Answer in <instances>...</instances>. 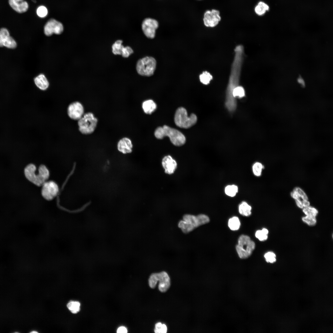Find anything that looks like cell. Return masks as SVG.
Here are the masks:
<instances>
[{
    "mask_svg": "<svg viewBox=\"0 0 333 333\" xmlns=\"http://www.w3.org/2000/svg\"><path fill=\"white\" fill-rule=\"evenodd\" d=\"M234 51V58L227 88L225 103L226 107L231 112L234 111L236 107V102L233 96V92L234 89L239 85L243 60V47L241 45H238L236 47Z\"/></svg>",
    "mask_w": 333,
    "mask_h": 333,
    "instance_id": "1",
    "label": "cell"
},
{
    "mask_svg": "<svg viewBox=\"0 0 333 333\" xmlns=\"http://www.w3.org/2000/svg\"><path fill=\"white\" fill-rule=\"evenodd\" d=\"M36 167L35 165L30 163L27 165L24 170L26 178L36 186L40 187L48 179L50 176L49 170L44 165H41L38 167L36 172Z\"/></svg>",
    "mask_w": 333,
    "mask_h": 333,
    "instance_id": "2",
    "label": "cell"
},
{
    "mask_svg": "<svg viewBox=\"0 0 333 333\" xmlns=\"http://www.w3.org/2000/svg\"><path fill=\"white\" fill-rule=\"evenodd\" d=\"M209 221V217L204 214L195 216L187 214L183 216L178 226L183 232L187 233L199 226L208 223Z\"/></svg>",
    "mask_w": 333,
    "mask_h": 333,
    "instance_id": "3",
    "label": "cell"
},
{
    "mask_svg": "<svg viewBox=\"0 0 333 333\" xmlns=\"http://www.w3.org/2000/svg\"><path fill=\"white\" fill-rule=\"evenodd\" d=\"M154 134L155 137L158 139H162L166 136L168 137L172 143L177 146L183 145L186 141L185 137L181 132L166 125L157 128Z\"/></svg>",
    "mask_w": 333,
    "mask_h": 333,
    "instance_id": "4",
    "label": "cell"
},
{
    "mask_svg": "<svg viewBox=\"0 0 333 333\" xmlns=\"http://www.w3.org/2000/svg\"><path fill=\"white\" fill-rule=\"evenodd\" d=\"M197 117L196 115L192 113L188 117L186 110L181 107L176 110L174 117V121L176 125L180 128L187 129L196 123Z\"/></svg>",
    "mask_w": 333,
    "mask_h": 333,
    "instance_id": "5",
    "label": "cell"
},
{
    "mask_svg": "<svg viewBox=\"0 0 333 333\" xmlns=\"http://www.w3.org/2000/svg\"><path fill=\"white\" fill-rule=\"evenodd\" d=\"M97 122V119L93 113L91 112L85 113L78 120L79 130L84 134H91L95 131Z\"/></svg>",
    "mask_w": 333,
    "mask_h": 333,
    "instance_id": "6",
    "label": "cell"
},
{
    "mask_svg": "<svg viewBox=\"0 0 333 333\" xmlns=\"http://www.w3.org/2000/svg\"><path fill=\"white\" fill-rule=\"evenodd\" d=\"M156 66V61L154 58L151 56H146L138 61L136 69L139 75L150 76L154 74Z\"/></svg>",
    "mask_w": 333,
    "mask_h": 333,
    "instance_id": "7",
    "label": "cell"
},
{
    "mask_svg": "<svg viewBox=\"0 0 333 333\" xmlns=\"http://www.w3.org/2000/svg\"><path fill=\"white\" fill-rule=\"evenodd\" d=\"M255 248L254 242L248 236L243 235L238 239L236 249L239 257L245 259L251 255Z\"/></svg>",
    "mask_w": 333,
    "mask_h": 333,
    "instance_id": "8",
    "label": "cell"
},
{
    "mask_svg": "<svg viewBox=\"0 0 333 333\" xmlns=\"http://www.w3.org/2000/svg\"><path fill=\"white\" fill-rule=\"evenodd\" d=\"M159 281L158 289L162 292H166L170 286V279L166 272L162 271L152 274L149 279V284L150 287L154 288Z\"/></svg>",
    "mask_w": 333,
    "mask_h": 333,
    "instance_id": "9",
    "label": "cell"
},
{
    "mask_svg": "<svg viewBox=\"0 0 333 333\" xmlns=\"http://www.w3.org/2000/svg\"><path fill=\"white\" fill-rule=\"evenodd\" d=\"M59 188L57 184L53 181H47L42 185L41 194L46 200H51L57 195Z\"/></svg>",
    "mask_w": 333,
    "mask_h": 333,
    "instance_id": "10",
    "label": "cell"
},
{
    "mask_svg": "<svg viewBox=\"0 0 333 333\" xmlns=\"http://www.w3.org/2000/svg\"><path fill=\"white\" fill-rule=\"evenodd\" d=\"M158 23L155 19L147 18L143 21L142 28L144 34L148 38L153 39L155 36L156 30L158 27Z\"/></svg>",
    "mask_w": 333,
    "mask_h": 333,
    "instance_id": "11",
    "label": "cell"
},
{
    "mask_svg": "<svg viewBox=\"0 0 333 333\" xmlns=\"http://www.w3.org/2000/svg\"><path fill=\"white\" fill-rule=\"evenodd\" d=\"M64 30V27L60 22L53 18L49 19L45 24L44 29V33L47 36L53 34L59 35Z\"/></svg>",
    "mask_w": 333,
    "mask_h": 333,
    "instance_id": "12",
    "label": "cell"
},
{
    "mask_svg": "<svg viewBox=\"0 0 333 333\" xmlns=\"http://www.w3.org/2000/svg\"><path fill=\"white\" fill-rule=\"evenodd\" d=\"M221 20L219 11L216 10H208L204 14L203 21L207 27H213L216 26Z\"/></svg>",
    "mask_w": 333,
    "mask_h": 333,
    "instance_id": "13",
    "label": "cell"
},
{
    "mask_svg": "<svg viewBox=\"0 0 333 333\" xmlns=\"http://www.w3.org/2000/svg\"><path fill=\"white\" fill-rule=\"evenodd\" d=\"M83 105L80 102L75 101L70 104L67 109L68 116L74 120H79L84 114Z\"/></svg>",
    "mask_w": 333,
    "mask_h": 333,
    "instance_id": "14",
    "label": "cell"
},
{
    "mask_svg": "<svg viewBox=\"0 0 333 333\" xmlns=\"http://www.w3.org/2000/svg\"><path fill=\"white\" fill-rule=\"evenodd\" d=\"M8 1L11 7L18 13L25 12L28 9V4L24 0H8Z\"/></svg>",
    "mask_w": 333,
    "mask_h": 333,
    "instance_id": "15",
    "label": "cell"
},
{
    "mask_svg": "<svg viewBox=\"0 0 333 333\" xmlns=\"http://www.w3.org/2000/svg\"><path fill=\"white\" fill-rule=\"evenodd\" d=\"M162 164L165 169V172L168 174H173L177 166L176 161L170 155H167L163 158Z\"/></svg>",
    "mask_w": 333,
    "mask_h": 333,
    "instance_id": "16",
    "label": "cell"
},
{
    "mask_svg": "<svg viewBox=\"0 0 333 333\" xmlns=\"http://www.w3.org/2000/svg\"><path fill=\"white\" fill-rule=\"evenodd\" d=\"M117 148L119 151L124 154L131 153L133 148L131 140L127 137L122 138L118 141Z\"/></svg>",
    "mask_w": 333,
    "mask_h": 333,
    "instance_id": "17",
    "label": "cell"
},
{
    "mask_svg": "<svg viewBox=\"0 0 333 333\" xmlns=\"http://www.w3.org/2000/svg\"><path fill=\"white\" fill-rule=\"evenodd\" d=\"M36 86L42 90H46L49 87V83L45 76L41 74L36 77L34 79Z\"/></svg>",
    "mask_w": 333,
    "mask_h": 333,
    "instance_id": "18",
    "label": "cell"
},
{
    "mask_svg": "<svg viewBox=\"0 0 333 333\" xmlns=\"http://www.w3.org/2000/svg\"><path fill=\"white\" fill-rule=\"evenodd\" d=\"M291 197L294 200L300 199L302 200H308V197L304 191L298 187H295L290 193Z\"/></svg>",
    "mask_w": 333,
    "mask_h": 333,
    "instance_id": "19",
    "label": "cell"
},
{
    "mask_svg": "<svg viewBox=\"0 0 333 333\" xmlns=\"http://www.w3.org/2000/svg\"><path fill=\"white\" fill-rule=\"evenodd\" d=\"M156 106L155 103L151 100H148L144 101L142 105L144 112L147 114L152 113L156 109Z\"/></svg>",
    "mask_w": 333,
    "mask_h": 333,
    "instance_id": "20",
    "label": "cell"
},
{
    "mask_svg": "<svg viewBox=\"0 0 333 333\" xmlns=\"http://www.w3.org/2000/svg\"><path fill=\"white\" fill-rule=\"evenodd\" d=\"M251 207L245 201L242 202L239 205L240 213L245 216H249L251 214Z\"/></svg>",
    "mask_w": 333,
    "mask_h": 333,
    "instance_id": "21",
    "label": "cell"
},
{
    "mask_svg": "<svg viewBox=\"0 0 333 333\" xmlns=\"http://www.w3.org/2000/svg\"><path fill=\"white\" fill-rule=\"evenodd\" d=\"M269 6L262 2H260L255 8L256 13L258 15H262L264 14L266 11L269 10Z\"/></svg>",
    "mask_w": 333,
    "mask_h": 333,
    "instance_id": "22",
    "label": "cell"
},
{
    "mask_svg": "<svg viewBox=\"0 0 333 333\" xmlns=\"http://www.w3.org/2000/svg\"><path fill=\"white\" fill-rule=\"evenodd\" d=\"M123 41L121 40L116 41L112 45V52L115 55H121L124 46L122 44Z\"/></svg>",
    "mask_w": 333,
    "mask_h": 333,
    "instance_id": "23",
    "label": "cell"
},
{
    "mask_svg": "<svg viewBox=\"0 0 333 333\" xmlns=\"http://www.w3.org/2000/svg\"><path fill=\"white\" fill-rule=\"evenodd\" d=\"M228 225L231 230L235 231L239 228L240 224L239 218L237 217L234 216L229 220Z\"/></svg>",
    "mask_w": 333,
    "mask_h": 333,
    "instance_id": "24",
    "label": "cell"
},
{
    "mask_svg": "<svg viewBox=\"0 0 333 333\" xmlns=\"http://www.w3.org/2000/svg\"><path fill=\"white\" fill-rule=\"evenodd\" d=\"M224 191L227 195L233 197L238 192V188L237 186L235 185H228L225 187Z\"/></svg>",
    "mask_w": 333,
    "mask_h": 333,
    "instance_id": "25",
    "label": "cell"
},
{
    "mask_svg": "<svg viewBox=\"0 0 333 333\" xmlns=\"http://www.w3.org/2000/svg\"><path fill=\"white\" fill-rule=\"evenodd\" d=\"M67 306L71 312L76 313L80 310V303L78 301H71L68 303Z\"/></svg>",
    "mask_w": 333,
    "mask_h": 333,
    "instance_id": "26",
    "label": "cell"
},
{
    "mask_svg": "<svg viewBox=\"0 0 333 333\" xmlns=\"http://www.w3.org/2000/svg\"><path fill=\"white\" fill-rule=\"evenodd\" d=\"M199 77L200 82L205 85L209 84L210 81L212 79V76L209 72L207 71L203 72L199 75Z\"/></svg>",
    "mask_w": 333,
    "mask_h": 333,
    "instance_id": "27",
    "label": "cell"
},
{
    "mask_svg": "<svg viewBox=\"0 0 333 333\" xmlns=\"http://www.w3.org/2000/svg\"><path fill=\"white\" fill-rule=\"evenodd\" d=\"M268 232L267 229L264 228L262 230L257 231L255 233V236L260 241H263L267 239Z\"/></svg>",
    "mask_w": 333,
    "mask_h": 333,
    "instance_id": "28",
    "label": "cell"
},
{
    "mask_svg": "<svg viewBox=\"0 0 333 333\" xmlns=\"http://www.w3.org/2000/svg\"><path fill=\"white\" fill-rule=\"evenodd\" d=\"M302 211L306 215L314 217H316L318 213V211L316 208L310 206V205L308 207L303 208Z\"/></svg>",
    "mask_w": 333,
    "mask_h": 333,
    "instance_id": "29",
    "label": "cell"
},
{
    "mask_svg": "<svg viewBox=\"0 0 333 333\" xmlns=\"http://www.w3.org/2000/svg\"><path fill=\"white\" fill-rule=\"evenodd\" d=\"M10 36L9 32L6 28H2L0 29V47H3L4 41Z\"/></svg>",
    "mask_w": 333,
    "mask_h": 333,
    "instance_id": "30",
    "label": "cell"
},
{
    "mask_svg": "<svg viewBox=\"0 0 333 333\" xmlns=\"http://www.w3.org/2000/svg\"><path fill=\"white\" fill-rule=\"evenodd\" d=\"M245 95V91L243 88L240 86H238L233 90V95L235 98L236 97L242 98Z\"/></svg>",
    "mask_w": 333,
    "mask_h": 333,
    "instance_id": "31",
    "label": "cell"
},
{
    "mask_svg": "<svg viewBox=\"0 0 333 333\" xmlns=\"http://www.w3.org/2000/svg\"><path fill=\"white\" fill-rule=\"evenodd\" d=\"M264 166L262 164L259 162H256L253 165V171L254 174L257 176L261 175L262 169Z\"/></svg>",
    "mask_w": 333,
    "mask_h": 333,
    "instance_id": "32",
    "label": "cell"
},
{
    "mask_svg": "<svg viewBox=\"0 0 333 333\" xmlns=\"http://www.w3.org/2000/svg\"><path fill=\"white\" fill-rule=\"evenodd\" d=\"M3 46L9 48H15L17 45L14 39L10 36L4 42Z\"/></svg>",
    "mask_w": 333,
    "mask_h": 333,
    "instance_id": "33",
    "label": "cell"
},
{
    "mask_svg": "<svg viewBox=\"0 0 333 333\" xmlns=\"http://www.w3.org/2000/svg\"><path fill=\"white\" fill-rule=\"evenodd\" d=\"M167 328L166 326L158 322L155 324L154 331L156 333H166Z\"/></svg>",
    "mask_w": 333,
    "mask_h": 333,
    "instance_id": "34",
    "label": "cell"
},
{
    "mask_svg": "<svg viewBox=\"0 0 333 333\" xmlns=\"http://www.w3.org/2000/svg\"><path fill=\"white\" fill-rule=\"evenodd\" d=\"M302 220L304 222L310 226L315 225L317 222L316 217L312 216L306 215L303 217Z\"/></svg>",
    "mask_w": 333,
    "mask_h": 333,
    "instance_id": "35",
    "label": "cell"
},
{
    "mask_svg": "<svg viewBox=\"0 0 333 333\" xmlns=\"http://www.w3.org/2000/svg\"><path fill=\"white\" fill-rule=\"evenodd\" d=\"M48 11L47 8L44 6H39L36 10V13L39 17L43 18L45 17L47 15Z\"/></svg>",
    "mask_w": 333,
    "mask_h": 333,
    "instance_id": "36",
    "label": "cell"
},
{
    "mask_svg": "<svg viewBox=\"0 0 333 333\" xmlns=\"http://www.w3.org/2000/svg\"><path fill=\"white\" fill-rule=\"evenodd\" d=\"M276 256L273 252H268L264 255L266 261L269 263H273L276 261Z\"/></svg>",
    "mask_w": 333,
    "mask_h": 333,
    "instance_id": "37",
    "label": "cell"
},
{
    "mask_svg": "<svg viewBox=\"0 0 333 333\" xmlns=\"http://www.w3.org/2000/svg\"><path fill=\"white\" fill-rule=\"evenodd\" d=\"M133 52L132 49L130 46H127L123 48L121 55L124 58H127Z\"/></svg>",
    "mask_w": 333,
    "mask_h": 333,
    "instance_id": "38",
    "label": "cell"
},
{
    "mask_svg": "<svg viewBox=\"0 0 333 333\" xmlns=\"http://www.w3.org/2000/svg\"><path fill=\"white\" fill-rule=\"evenodd\" d=\"M117 332L118 333H126L127 332V330L125 327L121 326L117 329Z\"/></svg>",
    "mask_w": 333,
    "mask_h": 333,
    "instance_id": "39",
    "label": "cell"
},
{
    "mask_svg": "<svg viewBox=\"0 0 333 333\" xmlns=\"http://www.w3.org/2000/svg\"><path fill=\"white\" fill-rule=\"evenodd\" d=\"M295 200L296 204L298 208H303L302 203V200L301 199H298Z\"/></svg>",
    "mask_w": 333,
    "mask_h": 333,
    "instance_id": "40",
    "label": "cell"
},
{
    "mask_svg": "<svg viewBox=\"0 0 333 333\" xmlns=\"http://www.w3.org/2000/svg\"><path fill=\"white\" fill-rule=\"evenodd\" d=\"M302 203L303 208L308 207L310 205V203L308 200H302Z\"/></svg>",
    "mask_w": 333,
    "mask_h": 333,
    "instance_id": "41",
    "label": "cell"
},
{
    "mask_svg": "<svg viewBox=\"0 0 333 333\" xmlns=\"http://www.w3.org/2000/svg\"><path fill=\"white\" fill-rule=\"evenodd\" d=\"M31 333H38V332L36 331H31Z\"/></svg>",
    "mask_w": 333,
    "mask_h": 333,
    "instance_id": "42",
    "label": "cell"
}]
</instances>
